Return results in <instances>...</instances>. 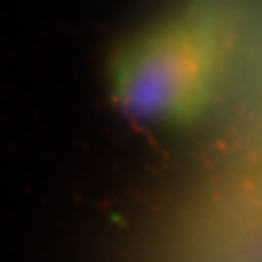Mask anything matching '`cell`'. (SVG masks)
Returning a JSON list of instances; mask_svg holds the SVG:
<instances>
[{
    "label": "cell",
    "mask_w": 262,
    "mask_h": 262,
    "mask_svg": "<svg viewBox=\"0 0 262 262\" xmlns=\"http://www.w3.org/2000/svg\"><path fill=\"white\" fill-rule=\"evenodd\" d=\"M238 27L225 0H193L121 43L107 67L115 107L131 121L180 126L201 118L228 78Z\"/></svg>",
    "instance_id": "obj_1"
}]
</instances>
